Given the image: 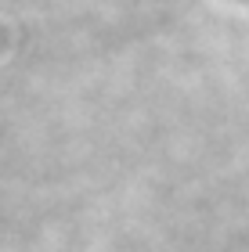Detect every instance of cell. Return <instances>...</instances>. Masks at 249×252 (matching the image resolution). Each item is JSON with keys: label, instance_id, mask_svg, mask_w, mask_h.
Returning a JSON list of instances; mask_svg holds the SVG:
<instances>
[]
</instances>
